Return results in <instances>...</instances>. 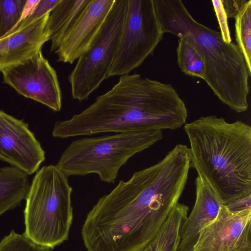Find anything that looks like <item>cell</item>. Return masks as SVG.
Returning a JSON list of instances; mask_svg holds the SVG:
<instances>
[{
	"mask_svg": "<svg viewBox=\"0 0 251 251\" xmlns=\"http://www.w3.org/2000/svg\"><path fill=\"white\" fill-rule=\"evenodd\" d=\"M188 149L176 145L161 161L121 180L87 215V251H138L157 233L178 202L188 177Z\"/></svg>",
	"mask_w": 251,
	"mask_h": 251,
	"instance_id": "cell-1",
	"label": "cell"
},
{
	"mask_svg": "<svg viewBox=\"0 0 251 251\" xmlns=\"http://www.w3.org/2000/svg\"><path fill=\"white\" fill-rule=\"evenodd\" d=\"M186 105L173 86L134 74L120 76L108 91L68 120L56 122L52 136L67 138L104 132L174 130L187 117Z\"/></svg>",
	"mask_w": 251,
	"mask_h": 251,
	"instance_id": "cell-2",
	"label": "cell"
},
{
	"mask_svg": "<svg viewBox=\"0 0 251 251\" xmlns=\"http://www.w3.org/2000/svg\"><path fill=\"white\" fill-rule=\"evenodd\" d=\"M190 165L224 205L251 196V127L216 116L201 117L184 126Z\"/></svg>",
	"mask_w": 251,
	"mask_h": 251,
	"instance_id": "cell-3",
	"label": "cell"
},
{
	"mask_svg": "<svg viewBox=\"0 0 251 251\" xmlns=\"http://www.w3.org/2000/svg\"><path fill=\"white\" fill-rule=\"evenodd\" d=\"M164 32L188 42L204 65L203 80L224 104L237 113L249 107L251 72L238 45L226 43L220 32L197 21L180 0H153Z\"/></svg>",
	"mask_w": 251,
	"mask_h": 251,
	"instance_id": "cell-4",
	"label": "cell"
},
{
	"mask_svg": "<svg viewBox=\"0 0 251 251\" xmlns=\"http://www.w3.org/2000/svg\"><path fill=\"white\" fill-rule=\"evenodd\" d=\"M72 191L68 176L56 165L38 170L25 199L23 234L50 249L67 240L73 219Z\"/></svg>",
	"mask_w": 251,
	"mask_h": 251,
	"instance_id": "cell-5",
	"label": "cell"
},
{
	"mask_svg": "<svg viewBox=\"0 0 251 251\" xmlns=\"http://www.w3.org/2000/svg\"><path fill=\"white\" fill-rule=\"evenodd\" d=\"M162 138L161 130L142 129L78 139L65 149L56 165L68 176L94 174L103 182L114 183L131 157Z\"/></svg>",
	"mask_w": 251,
	"mask_h": 251,
	"instance_id": "cell-6",
	"label": "cell"
},
{
	"mask_svg": "<svg viewBox=\"0 0 251 251\" xmlns=\"http://www.w3.org/2000/svg\"><path fill=\"white\" fill-rule=\"evenodd\" d=\"M127 4V0H115L94 41L78 58L68 77L74 99L87 100L108 78L120 42Z\"/></svg>",
	"mask_w": 251,
	"mask_h": 251,
	"instance_id": "cell-7",
	"label": "cell"
},
{
	"mask_svg": "<svg viewBox=\"0 0 251 251\" xmlns=\"http://www.w3.org/2000/svg\"><path fill=\"white\" fill-rule=\"evenodd\" d=\"M121 36L108 78L129 74L151 54L164 35L153 0H127Z\"/></svg>",
	"mask_w": 251,
	"mask_h": 251,
	"instance_id": "cell-8",
	"label": "cell"
},
{
	"mask_svg": "<svg viewBox=\"0 0 251 251\" xmlns=\"http://www.w3.org/2000/svg\"><path fill=\"white\" fill-rule=\"evenodd\" d=\"M3 82L18 93L55 111L62 108V94L55 70L41 50L22 63L2 72Z\"/></svg>",
	"mask_w": 251,
	"mask_h": 251,
	"instance_id": "cell-9",
	"label": "cell"
},
{
	"mask_svg": "<svg viewBox=\"0 0 251 251\" xmlns=\"http://www.w3.org/2000/svg\"><path fill=\"white\" fill-rule=\"evenodd\" d=\"M0 160L27 175L37 172L45 152L28 124L0 110Z\"/></svg>",
	"mask_w": 251,
	"mask_h": 251,
	"instance_id": "cell-10",
	"label": "cell"
},
{
	"mask_svg": "<svg viewBox=\"0 0 251 251\" xmlns=\"http://www.w3.org/2000/svg\"><path fill=\"white\" fill-rule=\"evenodd\" d=\"M251 210L233 212L223 204L201 231L193 251H235L251 242Z\"/></svg>",
	"mask_w": 251,
	"mask_h": 251,
	"instance_id": "cell-11",
	"label": "cell"
},
{
	"mask_svg": "<svg viewBox=\"0 0 251 251\" xmlns=\"http://www.w3.org/2000/svg\"><path fill=\"white\" fill-rule=\"evenodd\" d=\"M115 0H91L54 53L57 61L72 64L89 48L102 25Z\"/></svg>",
	"mask_w": 251,
	"mask_h": 251,
	"instance_id": "cell-12",
	"label": "cell"
},
{
	"mask_svg": "<svg viewBox=\"0 0 251 251\" xmlns=\"http://www.w3.org/2000/svg\"><path fill=\"white\" fill-rule=\"evenodd\" d=\"M50 13L0 38V71L20 64L41 50L49 41L45 30Z\"/></svg>",
	"mask_w": 251,
	"mask_h": 251,
	"instance_id": "cell-13",
	"label": "cell"
},
{
	"mask_svg": "<svg viewBox=\"0 0 251 251\" xmlns=\"http://www.w3.org/2000/svg\"><path fill=\"white\" fill-rule=\"evenodd\" d=\"M196 201L180 231V241L177 251H193L201 231L218 216L222 200L201 177L196 179Z\"/></svg>",
	"mask_w": 251,
	"mask_h": 251,
	"instance_id": "cell-14",
	"label": "cell"
},
{
	"mask_svg": "<svg viewBox=\"0 0 251 251\" xmlns=\"http://www.w3.org/2000/svg\"><path fill=\"white\" fill-rule=\"evenodd\" d=\"M91 0H60L50 12L45 30L55 53L61 43L82 16Z\"/></svg>",
	"mask_w": 251,
	"mask_h": 251,
	"instance_id": "cell-15",
	"label": "cell"
},
{
	"mask_svg": "<svg viewBox=\"0 0 251 251\" xmlns=\"http://www.w3.org/2000/svg\"><path fill=\"white\" fill-rule=\"evenodd\" d=\"M188 210L186 205L176 203L155 235L138 251H177L180 228Z\"/></svg>",
	"mask_w": 251,
	"mask_h": 251,
	"instance_id": "cell-16",
	"label": "cell"
},
{
	"mask_svg": "<svg viewBox=\"0 0 251 251\" xmlns=\"http://www.w3.org/2000/svg\"><path fill=\"white\" fill-rule=\"evenodd\" d=\"M29 186L25 173L12 166L0 168V216L25 199Z\"/></svg>",
	"mask_w": 251,
	"mask_h": 251,
	"instance_id": "cell-17",
	"label": "cell"
},
{
	"mask_svg": "<svg viewBox=\"0 0 251 251\" xmlns=\"http://www.w3.org/2000/svg\"><path fill=\"white\" fill-rule=\"evenodd\" d=\"M235 40L251 72V0H247L234 18Z\"/></svg>",
	"mask_w": 251,
	"mask_h": 251,
	"instance_id": "cell-18",
	"label": "cell"
},
{
	"mask_svg": "<svg viewBox=\"0 0 251 251\" xmlns=\"http://www.w3.org/2000/svg\"><path fill=\"white\" fill-rule=\"evenodd\" d=\"M177 62L185 75L203 79L205 68L203 62L196 50L186 40L179 39L176 49Z\"/></svg>",
	"mask_w": 251,
	"mask_h": 251,
	"instance_id": "cell-19",
	"label": "cell"
},
{
	"mask_svg": "<svg viewBox=\"0 0 251 251\" xmlns=\"http://www.w3.org/2000/svg\"><path fill=\"white\" fill-rule=\"evenodd\" d=\"M26 0H0V38L19 23Z\"/></svg>",
	"mask_w": 251,
	"mask_h": 251,
	"instance_id": "cell-20",
	"label": "cell"
},
{
	"mask_svg": "<svg viewBox=\"0 0 251 251\" xmlns=\"http://www.w3.org/2000/svg\"><path fill=\"white\" fill-rule=\"evenodd\" d=\"M0 251H51L50 249L39 246L24 234L11 230L0 241Z\"/></svg>",
	"mask_w": 251,
	"mask_h": 251,
	"instance_id": "cell-21",
	"label": "cell"
},
{
	"mask_svg": "<svg viewBox=\"0 0 251 251\" xmlns=\"http://www.w3.org/2000/svg\"><path fill=\"white\" fill-rule=\"evenodd\" d=\"M59 1L60 0H39L33 13L21 21L13 30L26 26L34 20L50 13Z\"/></svg>",
	"mask_w": 251,
	"mask_h": 251,
	"instance_id": "cell-22",
	"label": "cell"
},
{
	"mask_svg": "<svg viewBox=\"0 0 251 251\" xmlns=\"http://www.w3.org/2000/svg\"><path fill=\"white\" fill-rule=\"evenodd\" d=\"M215 14L220 27V33L224 41L226 43L232 42L228 25L227 17L224 10L222 0L211 1Z\"/></svg>",
	"mask_w": 251,
	"mask_h": 251,
	"instance_id": "cell-23",
	"label": "cell"
},
{
	"mask_svg": "<svg viewBox=\"0 0 251 251\" xmlns=\"http://www.w3.org/2000/svg\"><path fill=\"white\" fill-rule=\"evenodd\" d=\"M247 0H222L227 18H235Z\"/></svg>",
	"mask_w": 251,
	"mask_h": 251,
	"instance_id": "cell-24",
	"label": "cell"
},
{
	"mask_svg": "<svg viewBox=\"0 0 251 251\" xmlns=\"http://www.w3.org/2000/svg\"><path fill=\"white\" fill-rule=\"evenodd\" d=\"M224 205L229 211L233 212L251 210V196L237 200Z\"/></svg>",
	"mask_w": 251,
	"mask_h": 251,
	"instance_id": "cell-25",
	"label": "cell"
},
{
	"mask_svg": "<svg viewBox=\"0 0 251 251\" xmlns=\"http://www.w3.org/2000/svg\"><path fill=\"white\" fill-rule=\"evenodd\" d=\"M235 251H251V242L247 243Z\"/></svg>",
	"mask_w": 251,
	"mask_h": 251,
	"instance_id": "cell-26",
	"label": "cell"
}]
</instances>
